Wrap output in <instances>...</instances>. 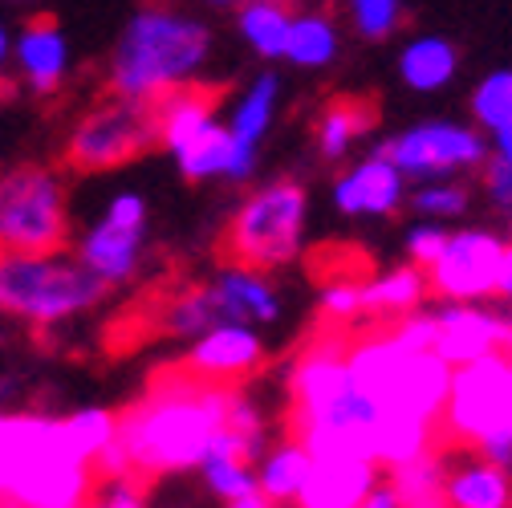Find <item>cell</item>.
<instances>
[{"mask_svg":"<svg viewBox=\"0 0 512 508\" xmlns=\"http://www.w3.org/2000/svg\"><path fill=\"white\" fill-rule=\"evenodd\" d=\"M61 431H66L70 448L82 460H98L118 435V419L106 407H78L70 415H61Z\"/></svg>","mask_w":512,"mask_h":508,"instance_id":"f1b7e54d","label":"cell"},{"mask_svg":"<svg viewBox=\"0 0 512 508\" xmlns=\"http://www.w3.org/2000/svg\"><path fill=\"white\" fill-rule=\"evenodd\" d=\"M297 431L313 456H354V460H395L423 456V431L399 427L382 399L362 383L350 358L313 354L293 374Z\"/></svg>","mask_w":512,"mask_h":508,"instance_id":"6da1fadb","label":"cell"},{"mask_svg":"<svg viewBox=\"0 0 512 508\" xmlns=\"http://www.w3.org/2000/svg\"><path fill=\"white\" fill-rule=\"evenodd\" d=\"M460 74V53L456 45L439 37V33H423V37H411L399 53V78L403 86H411L415 94H435V90H447Z\"/></svg>","mask_w":512,"mask_h":508,"instance_id":"603a6c76","label":"cell"},{"mask_svg":"<svg viewBox=\"0 0 512 508\" xmlns=\"http://www.w3.org/2000/svg\"><path fill=\"white\" fill-rule=\"evenodd\" d=\"M281 5H289V0H281Z\"/></svg>","mask_w":512,"mask_h":508,"instance_id":"ee69618b","label":"cell"},{"mask_svg":"<svg viewBox=\"0 0 512 508\" xmlns=\"http://www.w3.org/2000/svg\"><path fill=\"white\" fill-rule=\"evenodd\" d=\"M86 464L61 419L0 411V496L17 508H82Z\"/></svg>","mask_w":512,"mask_h":508,"instance_id":"277c9868","label":"cell"},{"mask_svg":"<svg viewBox=\"0 0 512 508\" xmlns=\"http://www.w3.org/2000/svg\"><path fill=\"white\" fill-rule=\"evenodd\" d=\"M484 192L500 212H512V163L508 159H492L484 167Z\"/></svg>","mask_w":512,"mask_h":508,"instance_id":"8d00e7d4","label":"cell"},{"mask_svg":"<svg viewBox=\"0 0 512 508\" xmlns=\"http://www.w3.org/2000/svg\"><path fill=\"white\" fill-rule=\"evenodd\" d=\"M143 248H147V224H122L102 212V220L86 228L78 240V261L110 289V285H126L139 273Z\"/></svg>","mask_w":512,"mask_h":508,"instance_id":"ac0fdd59","label":"cell"},{"mask_svg":"<svg viewBox=\"0 0 512 508\" xmlns=\"http://www.w3.org/2000/svg\"><path fill=\"white\" fill-rule=\"evenodd\" d=\"M496 293L512 305V244H504V261H500V281H496Z\"/></svg>","mask_w":512,"mask_h":508,"instance_id":"ab89813d","label":"cell"},{"mask_svg":"<svg viewBox=\"0 0 512 508\" xmlns=\"http://www.w3.org/2000/svg\"><path fill=\"white\" fill-rule=\"evenodd\" d=\"M175 167L183 179H228V167H232V135H228V126L216 118L212 126H204V131L196 139H187L183 147L171 151Z\"/></svg>","mask_w":512,"mask_h":508,"instance_id":"4316f807","label":"cell"},{"mask_svg":"<svg viewBox=\"0 0 512 508\" xmlns=\"http://www.w3.org/2000/svg\"><path fill=\"white\" fill-rule=\"evenodd\" d=\"M208 5H216V9H232V5H236V9H240L244 0H208Z\"/></svg>","mask_w":512,"mask_h":508,"instance_id":"7bdbcfd3","label":"cell"},{"mask_svg":"<svg viewBox=\"0 0 512 508\" xmlns=\"http://www.w3.org/2000/svg\"><path fill=\"white\" fill-rule=\"evenodd\" d=\"M358 508H403V492H399L395 476H374V484L366 488Z\"/></svg>","mask_w":512,"mask_h":508,"instance_id":"74e56055","label":"cell"},{"mask_svg":"<svg viewBox=\"0 0 512 508\" xmlns=\"http://www.w3.org/2000/svg\"><path fill=\"white\" fill-rule=\"evenodd\" d=\"M220 508H269V500L256 492V496H244V500H228V504H220Z\"/></svg>","mask_w":512,"mask_h":508,"instance_id":"b9f144b4","label":"cell"},{"mask_svg":"<svg viewBox=\"0 0 512 508\" xmlns=\"http://www.w3.org/2000/svg\"><path fill=\"white\" fill-rule=\"evenodd\" d=\"M407 257L423 269H431L439 257H443V248H447V228L435 224V220H423V224H411L407 228Z\"/></svg>","mask_w":512,"mask_h":508,"instance_id":"836d02e7","label":"cell"},{"mask_svg":"<svg viewBox=\"0 0 512 508\" xmlns=\"http://www.w3.org/2000/svg\"><path fill=\"white\" fill-rule=\"evenodd\" d=\"M488 151H492V159H508V163H512V122L500 126V131H492Z\"/></svg>","mask_w":512,"mask_h":508,"instance_id":"f35d334b","label":"cell"},{"mask_svg":"<svg viewBox=\"0 0 512 508\" xmlns=\"http://www.w3.org/2000/svg\"><path fill=\"white\" fill-rule=\"evenodd\" d=\"M70 236L66 183L49 167H17L0 175V248L57 252Z\"/></svg>","mask_w":512,"mask_h":508,"instance_id":"52a82bcc","label":"cell"},{"mask_svg":"<svg viewBox=\"0 0 512 508\" xmlns=\"http://www.w3.org/2000/svg\"><path fill=\"white\" fill-rule=\"evenodd\" d=\"M90 508H143V496L131 484V472L106 476L98 488H90Z\"/></svg>","mask_w":512,"mask_h":508,"instance_id":"e575fe53","label":"cell"},{"mask_svg":"<svg viewBox=\"0 0 512 508\" xmlns=\"http://www.w3.org/2000/svg\"><path fill=\"white\" fill-rule=\"evenodd\" d=\"M350 17L366 41H387L403 21V0H350Z\"/></svg>","mask_w":512,"mask_h":508,"instance_id":"d6a6232c","label":"cell"},{"mask_svg":"<svg viewBox=\"0 0 512 508\" xmlns=\"http://www.w3.org/2000/svg\"><path fill=\"white\" fill-rule=\"evenodd\" d=\"M212 57V29L171 5H147L122 25L110 53L114 98L159 102L200 78Z\"/></svg>","mask_w":512,"mask_h":508,"instance_id":"7a4b0ae2","label":"cell"},{"mask_svg":"<svg viewBox=\"0 0 512 508\" xmlns=\"http://www.w3.org/2000/svg\"><path fill=\"white\" fill-rule=\"evenodd\" d=\"M362 289H366V285H354V281H334V285H326V293H322L326 313H330V317H354L358 309H366V305H362Z\"/></svg>","mask_w":512,"mask_h":508,"instance_id":"d590c367","label":"cell"},{"mask_svg":"<svg viewBox=\"0 0 512 508\" xmlns=\"http://www.w3.org/2000/svg\"><path fill=\"white\" fill-rule=\"evenodd\" d=\"M382 155L407 179L435 183V179H460L480 163H488V139H480V131H472L464 122L431 118L407 126L391 143H382Z\"/></svg>","mask_w":512,"mask_h":508,"instance_id":"9c48e42d","label":"cell"},{"mask_svg":"<svg viewBox=\"0 0 512 508\" xmlns=\"http://www.w3.org/2000/svg\"><path fill=\"white\" fill-rule=\"evenodd\" d=\"M155 122H159V143L175 151L216 122V98L200 86H183L155 102Z\"/></svg>","mask_w":512,"mask_h":508,"instance_id":"cb8c5ba5","label":"cell"},{"mask_svg":"<svg viewBox=\"0 0 512 508\" xmlns=\"http://www.w3.org/2000/svg\"><path fill=\"white\" fill-rule=\"evenodd\" d=\"M407 200L415 204V212H419L423 220H435V224L464 216V212H468V204H472L468 187H464L460 179H435V183H419V187H415V196H407Z\"/></svg>","mask_w":512,"mask_h":508,"instance_id":"1f68e13d","label":"cell"},{"mask_svg":"<svg viewBox=\"0 0 512 508\" xmlns=\"http://www.w3.org/2000/svg\"><path fill=\"white\" fill-rule=\"evenodd\" d=\"M277 98H281V78L273 70H261L232 102L228 110V135H232V167L228 183H248L261 163V143L277 118Z\"/></svg>","mask_w":512,"mask_h":508,"instance_id":"5bb4252c","label":"cell"},{"mask_svg":"<svg viewBox=\"0 0 512 508\" xmlns=\"http://www.w3.org/2000/svg\"><path fill=\"white\" fill-rule=\"evenodd\" d=\"M159 143V122L155 102H131V98H110L94 106L86 118L70 131L66 159L78 171H114L122 163L139 159Z\"/></svg>","mask_w":512,"mask_h":508,"instance_id":"ba28073f","label":"cell"},{"mask_svg":"<svg viewBox=\"0 0 512 508\" xmlns=\"http://www.w3.org/2000/svg\"><path fill=\"white\" fill-rule=\"evenodd\" d=\"M200 297L208 305L212 326H252V330H269L281 322V293L265 277V269L252 265H224L208 285H200Z\"/></svg>","mask_w":512,"mask_h":508,"instance_id":"7c38bea8","label":"cell"},{"mask_svg":"<svg viewBox=\"0 0 512 508\" xmlns=\"http://www.w3.org/2000/svg\"><path fill=\"white\" fill-rule=\"evenodd\" d=\"M362 131H370V106L366 102H334L322 114V122H317V147H322L326 159H342L362 139Z\"/></svg>","mask_w":512,"mask_h":508,"instance_id":"83f0119b","label":"cell"},{"mask_svg":"<svg viewBox=\"0 0 512 508\" xmlns=\"http://www.w3.org/2000/svg\"><path fill=\"white\" fill-rule=\"evenodd\" d=\"M289 29H293V13H289V5H281V0H244V5L236 9V33H240V41L252 53L269 57V61L285 57Z\"/></svg>","mask_w":512,"mask_h":508,"instance_id":"d4e9b609","label":"cell"},{"mask_svg":"<svg viewBox=\"0 0 512 508\" xmlns=\"http://www.w3.org/2000/svg\"><path fill=\"white\" fill-rule=\"evenodd\" d=\"M435 322H439L435 354L447 366H468L492 354L496 346H512V317L492 313L480 301H447L443 309H435Z\"/></svg>","mask_w":512,"mask_h":508,"instance_id":"9a60e30c","label":"cell"},{"mask_svg":"<svg viewBox=\"0 0 512 508\" xmlns=\"http://www.w3.org/2000/svg\"><path fill=\"white\" fill-rule=\"evenodd\" d=\"M378 468L354 456H313V476L301 492V508H358Z\"/></svg>","mask_w":512,"mask_h":508,"instance_id":"ffe728a7","label":"cell"},{"mask_svg":"<svg viewBox=\"0 0 512 508\" xmlns=\"http://www.w3.org/2000/svg\"><path fill=\"white\" fill-rule=\"evenodd\" d=\"M427 285L431 281L419 269H395V273L378 277V281H370L362 289V305L378 309V313H407V309H419Z\"/></svg>","mask_w":512,"mask_h":508,"instance_id":"f546056e","label":"cell"},{"mask_svg":"<svg viewBox=\"0 0 512 508\" xmlns=\"http://www.w3.org/2000/svg\"><path fill=\"white\" fill-rule=\"evenodd\" d=\"M309 476H313V452L301 435L297 439L281 435L273 448L256 460V492L269 504H297Z\"/></svg>","mask_w":512,"mask_h":508,"instance_id":"7402d4cb","label":"cell"},{"mask_svg":"<svg viewBox=\"0 0 512 508\" xmlns=\"http://www.w3.org/2000/svg\"><path fill=\"white\" fill-rule=\"evenodd\" d=\"M196 476H200L204 492H208L216 504L256 496V468L244 460L240 435H236L232 427H220V431L212 435L204 460L196 464Z\"/></svg>","mask_w":512,"mask_h":508,"instance_id":"44dd1931","label":"cell"},{"mask_svg":"<svg viewBox=\"0 0 512 508\" xmlns=\"http://www.w3.org/2000/svg\"><path fill=\"white\" fill-rule=\"evenodd\" d=\"M13 61L37 94H53L70 74V41L57 21H29L13 41Z\"/></svg>","mask_w":512,"mask_h":508,"instance_id":"d6986e66","label":"cell"},{"mask_svg":"<svg viewBox=\"0 0 512 508\" xmlns=\"http://www.w3.org/2000/svg\"><path fill=\"white\" fill-rule=\"evenodd\" d=\"M305 216H309V196L293 179L265 183L236 208L224 248L232 261L252 265V269H277L297 257L305 240Z\"/></svg>","mask_w":512,"mask_h":508,"instance_id":"8992f818","label":"cell"},{"mask_svg":"<svg viewBox=\"0 0 512 508\" xmlns=\"http://www.w3.org/2000/svg\"><path fill=\"white\" fill-rule=\"evenodd\" d=\"M106 285L78 261V252H5L0 248V313L37 330L74 322L102 305Z\"/></svg>","mask_w":512,"mask_h":508,"instance_id":"5b68a950","label":"cell"},{"mask_svg":"<svg viewBox=\"0 0 512 508\" xmlns=\"http://www.w3.org/2000/svg\"><path fill=\"white\" fill-rule=\"evenodd\" d=\"M435 468L447 508H512V476L484 460L472 439L443 448L435 456Z\"/></svg>","mask_w":512,"mask_h":508,"instance_id":"4fadbf2b","label":"cell"},{"mask_svg":"<svg viewBox=\"0 0 512 508\" xmlns=\"http://www.w3.org/2000/svg\"><path fill=\"white\" fill-rule=\"evenodd\" d=\"M403 204H407V175L382 151L366 155L334 183V208L342 216L378 220V216H395Z\"/></svg>","mask_w":512,"mask_h":508,"instance_id":"2e32d148","label":"cell"},{"mask_svg":"<svg viewBox=\"0 0 512 508\" xmlns=\"http://www.w3.org/2000/svg\"><path fill=\"white\" fill-rule=\"evenodd\" d=\"M447 419L460 439L472 443L512 423V366L496 354L460 366V374H452V391H447Z\"/></svg>","mask_w":512,"mask_h":508,"instance_id":"30bf717a","label":"cell"},{"mask_svg":"<svg viewBox=\"0 0 512 508\" xmlns=\"http://www.w3.org/2000/svg\"><path fill=\"white\" fill-rule=\"evenodd\" d=\"M342 49V33L334 25V17L326 13H301L293 17L289 29V45H285V61L297 70H326Z\"/></svg>","mask_w":512,"mask_h":508,"instance_id":"484cf974","label":"cell"},{"mask_svg":"<svg viewBox=\"0 0 512 508\" xmlns=\"http://www.w3.org/2000/svg\"><path fill=\"white\" fill-rule=\"evenodd\" d=\"M472 118L484 131H500L512 122V70H492L472 90Z\"/></svg>","mask_w":512,"mask_h":508,"instance_id":"4dcf8cb0","label":"cell"},{"mask_svg":"<svg viewBox=\"0 0 512 508\" xmlns=\"http://www.w3.org/2000/svg\"><path fill=\"white\" fill-rule=\"evenodd\" d=\"M500 261H504V244L492 232L464 228L447 236V248L427 269L431 273L427 281L443 301H484L488 293H496Z\"/></svg>","mask_w":512,"mask_h":508,"instance_id":"8fae6325","label":"cell"},{"mask_svg":"<svg viewBox=\"0 0 512 508\" xmlns=\"http://www.w3.org/2000/svg\"><path fill=\"white\" fill-rule=\"evenodd\" d=\"M224 411L228 391L204 378L155 391L118 423V443L131 460V472H196L212 435L224 427Z\"/></svg>","mask_w":512,"mask_h":508,"instance_id":"3957f363","label":"cell"},{"mask_svg":"<svg viewBox=\"0 0 512 508\" xmlns=\"http://www.w3.org/2000/svg\"><path fill=\"white\" fill-rule=\"evenodd\" d=\"M261 358H265V338L252 326H212L187 346V370L216 387L232 383V378H248L261 366Z\"/></svg>","mask_w":512,"mask_h":508,"instance_id":"e0dca14e","label":"cell"},{"mask_svg":"<svg viewBox=\"0 0 512 508\" xmlns=\"http://www.w3.org/2000/svg\"><path fill=\"white\" fill-rule=\"evenodd\" d=\"M13 61V37L5 29V21H0V74H5V66Z\"/></svg>","mask_w":512,"mask_h":508,"instance_id":"60d3db41","label":"cell"}]
</instances>
